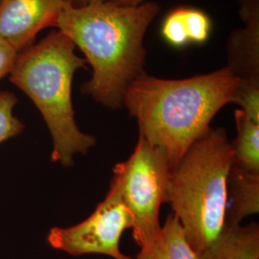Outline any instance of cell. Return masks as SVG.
<instances>
[{
	"instance_id": "7c38bea8",
	"label": "cell",
	"mask_w": 259,
	"mask_h": 259,
	"mask_svg": "<svg viewBox=\"0 0 259 259\" xmlns=\"http://www.w3.org/2000/svg\"><path fill=\"white\" fill-rule=\"evenodd\" d=\"M236 139L232 142L233 165L252 174H259V123L242 110L234 112Z\"/></svg>"
},
{
	"instance_id": "8fae6325",
	"label": "cell",
	"mask_w": 259,
	"mask_h": 259,
	"mask_svg": "<svg viewBox=\"0 0 259 259\" xmlns=\"http://www.w3.org/2000/svg\"><path fill=\"white\" fill-rule=\"evenodd\" d=\"M259 211V174L232 164L228 179L227 223L238 225Z\"/></svg>"
},
{
	"instance_id": "277c9868",
	"label": "cell",
	"mask_w": 259,
	"mask_h": 259,
	"mask_svg": "<svg viewBox=\"0 0 259 259\" xmlns=\"http://www.w3.org/2000/svg\"><path fill=\"white\" fill-rule=\"evenodd\" d=\"M232 164L233 150L227 131L210 127L171 173L166 203L198 255L217 240L225 228Z\"/></svg>"
},
{
	"instance_id": "3957f363",
	"label": "cell",
	"mask_w": 259,
	"mask_h": 259,
	"mask_svg": "<svg viewBox=\"0 0 259 259\" xmlns=\"http://www.w3.org/2000/svg\"><path fill=\"white\" fill-rule=\"evenodd\" d=\"M75 48L64 33L53 31L18 56L9 74L40 112L52 139L51 160L64 167L72 166L76 155H88L96 144L75 120L72 82L76 71L87 66Z\"/></svg>"
},
{
	"instance_id": "ac0fdd59",
	"label": "cell",
	"mask_w": 259,
	"mask_h": 259,
	"mask_svg": "<svg viewBox=\"0 0 259 259\" xmlns=\"http://www.w3.org/2000/svg\"><path fill=\"white\" fill-rule=\"evenodd\" d=\"M115 5L121 6H137L141 3H143L144 0H107Z\"/></svg>"
},
{
	"instance_id": "7a4b0ae2",
	"label": "cell",
	"mask_w": 259,
	"mask_h": 259,
	"mask_svg": "<svg viewBox=\"0 0 259 259\" xmlns=\"http://www.w3.org/2000/svg\"><path fill=\"white\" fill-rule=\"evenodd\" d=\"M239 79L227 67L186 79L168 80L143 71L130 83L123 107L139 124V135L162 149L173 169L232 103Z\"/></svg>"
},
{
	"instance_id": "d6986e66",
	"label": "cell",
	"mask_w": 259,
	"mask_h": 259,
	"mask_svg": "<svg viewBox=\"0 0 259 259\" xmlns=\"http://www.w3.org/2000/svg\"><path fill=\"white\" fill-rule=\"evenodd\" d=\"M98 1H104V0H69L70 4L74 7H82V6L88 5L90 3L98 2Z\"/></svg>"
},
{
	"instance_id": "5bb4252c",
	"label": "cell",
	"mask_w": 259,
	"mask_h": 259,
	"mask_svg": "<svg viewBox=\"0 0 259 259\" xmlns=\"http://www.w3.org/2000/svg\"><path fill=\"white\" fill-rule=\"evenodd\" d=\"M232 103L259 123V80H239Z\"/></svg>"
},
{
	"instance_id": "8992f818",
	"label": "cell",
	"mask_w": 259,
	"mask_h": 259,
	"mask_svg": "<svg viewBox=\"0 0 259 259\" xmlns=\"http://www.w3.org/2000/svg\"><path fill=\"white\" fill-rule=\"evenodd\" d=\"M133 226V215L122 200L116 182L111 180L105 199L85 220L68 228H52L47 243L72 256L103 254L129 259L120 250V239L123 232Z\"/></svg>"
},
{
	"instance_id": "ba28073f",
	"label": "cell",
	"mask_w": 259,
	"mask_h": 259,
	"mask_svg": "<svg viewBox=\"0 0 259 259\" xmlns=\"http://www.w3.org/2000/svg\"><path fill=\"white\" fill-rule=\"evenodd\" d=\"M244 26L227 45V67L239 80H259V0H238Z\"/></svg>"
},
{
	"instance_id": "2e32d148",
	"label": "cell",
	"mask_w": 259,
	"mask_h": 259,
	"mask_svg": "<svg viewBox=\"0 0 259 259\" xmlns=\"http://www.w3.org/2000/svg\"><path fill=\"white\" fill-rule=\"evenodd\" d=\"M161 34L172 47H184L189 44L183 8L174 10L167 16L162 24Z\"/></svg>"
},
{
	"instance_id": "52a82bcc",
	"label": "cell",
	"mask_w": 259,
	"mask_h": 259,
	"mask_svg": "<svg viewBox=\"0 0 259 259\" xmlns=\"http://www.w3.org/2000/svg\"><path fill=\"white\" fill-rule=\"evenodd\" d=\"M69 0H0V38L18 52L37 33L55 26Z\"/></svg>"
},
{
	"instance_id": "4fadbf2b",
	"label": "cell",
	"mask_w": 259,
	"mask_h": 259,
	"mask_svg": "<svg viewBox=\"0 0 259 259\" xmlns=\"http://www.w3.org/2000/svg\"><path fill=\"white\" fill-rule=\"evenodd\" d=\"M18 97L10 92H0V145L22 134L25 128L22 121L15 114Z\"/></svg>"
},
{
	"instance_id": "5b68a950",
	"label": "cell",
	"mask_w": 259,
	"mask_h": 259,
	"mask_svg": "<svg viewBox=\"0 0 259 259\" xmlns=\"http://www.w3.org/2000/svg\"><path fill=\"white\" fill-rule=\"evenodd\" d=\"M172 173L167 154L141 135L129 158L113 168L122 200L133 215V237L139 247L160 230L159 209L166 203Z\"/></svg>"
},
{
	"instance_id": "6da1fadb",
	"label": "cell",
	"mask_w": 259,
	"mask_h": 259,
	"mask_svg": "<svg viewBox=\"0 0 259 259\" xmlns=\"http://www.w3.org/2000/svg\"><path fill=\"white\" fill-rule=\"evenodd\" d=\"M159 11L155 2L121 6L107 0L82 7L68 4L63 10L56 27L93 68L91 80L82 87L83 94L108 109L123 108L130 83L144 71V37Z\"/></svg>"
},
{
	"instance_id": "e0dca14e",
	"label": "cell",
	"mask_w": 259,
	"mask_h": 259,
	"mask_svg": "<svg viewBox=\"0 0 259 259\" xmlns=\"http://www.w3.org/2000/svg\"><path fill=\"white\" fill-rule=\"evenodd\" d=\"M19 52L0 38V80L10 74L15 65Z\"/></svg>"
},
{
	"instance_id": "9a60e30c",
	"label": "cell",
	"mask_w": 259,
	"mask_h": 259,
	"mask_svg": "<svg viewBox=\"0 0 259 259\" xmlns=\"http://www.w3.org/2000/svg\"><path fill=\"white\" fill-rule=\"evenodd\" d=\"M189 42L203 44L210 35L211 21L203 11L183 8Z\"/></svg>"
},
{
	"instance_id": "30bf717a",
	"label": "cell",
	"mask_w": 259,
	"mask_h": 259,
	"mask_svg": "<svg viewBox=\"0 0 259 259\" xmlns=\"http://www.w3.org/2000/svg\"><path fill=\"white\" fill-rule=\"evenodd\" d=\"M129 259H199V255L186 239L181 223L171 213L159 232L140 247L139 254Z\"/></svg>"
},
{
	"instance_id": "9c48e42d",
	"label": "cell",
	"mask_w": 259,
	"mask_h": 259,
	"mask_svg": "<svg viewBox=\"0 0 259 259\" xmlns=\"http://www.w3.org/2000/svg\"><path fill=\"white\" fill-rule=\"evenodd\" d=\"M199 259H259V226H242L226 222L225 228Z\"/></svg>"
}]
</instances>
